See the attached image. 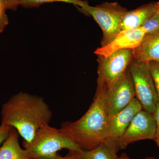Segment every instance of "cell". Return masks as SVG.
Returning a JSON list of instances; mask_svg holds the SVG:
<instances>
[{"mask_svg":"<svg viewBox=\"0 0 159 159\" xmlns=\"http://www.w3.org/2000/svg\"><path fill=\"white\" fill-rule=\"evenodd\" d=\"M52 115L42 98L20 92L3 104L1 124L15 129L28 144L39 129L48 125Z\"/></svg>","mask_w":159,"mask_h":159,"instance_id":"6da1fadb","label":"cell"},{"mask_svg":"<svg viewBox=\"0 0 159 159\" xmlns=\"http://www.w3.org/2000/svg\"><path fill=\"white\" fill-rule=\"evenodd\" d=\"M106 93L109 117L116 115L130 104L136 98V95L129 70Z\"/></svg>","mask_w":159,"mask_h":159,"instance_id":"ba28073f","label":"cell"},{"mask_svg":"<svg viewBox=\"0 0 159 159\" xmlns=\"http://www.w3.org/2000/svg\"><path fill=\"white\" fill-rule=\"evenodd\" d=\"M12 127L1 124L0 125V145L6 141Z\"/></svg>","mask_w":159,"mask_h":159,"instance_id":"d6986e66","label":"cell"},{"mask_svg":"<svg viewBox=\"0 0 159 159\" xmlns=\"http://www.w3.org/2000/svg\"><path fill=\"white\" fill-rule=\"evenodd\" d=\"M2 31H1V30H0V33H2Z\"/></svg>","mask_w":159,"mask_h":159,"instance_id":"484cf974","label":"cell"},{"mask_svg":"<svg viewBox=\"0 0 159 159\" xmlns=\"http://www.w3.org/2000/svg\"><path fill=\"white\" fill-rule=\"evenodd\" d=\"M155 142H156L157 145L159 148V140H156V141H155Z\"/></svg>","mask_w":159,"mask_h":159,"instance_id":"d4e9b609","label":"cell"},{"mask_svg":"<svg viewBox=\"0 0 159 159\" xmlns=\"http://www.w3.org/2000/svg\"><path fill=\"white\" fill-rule=\"evenodd\" d=\"M80 8L92 16L102 30L100 47L107 45L119 34L121 21L128 11L118 2H108L95 6H90L88 3Z\"/></svg>","mask_w":159,"mask_h":159,"instance_id":"5b68a950","label":"cell"},{"mask_svg":"<svg viewBox=\"0 0 159 159\" xmlns=\"http://www.w3.org/2000/svg\"><path fill=\"white\" fill-rule=\"evenodd\" d=\"M134 59L133 50L116 51L108 57L98 55V78L95 95L108 92L129 70Z\"/></svg>","mask_w":159,"mask_h":159,"instance_id":"277c9868","label":"cell"},{"mask_svg":"<svg viewBox=\"0 0 159 159\" xmlns=\"http://www.w3.org/2000/svg\"><path fill=\"white\" fill-rule=\"evenodd\" d=\"M32 159H43L52 156L63 149L77 151L81 148L59 129L48 125L43 126L35 133L30 143H23Z\"/></svg>","mask_w":159,"mask_h":159,"instance_id":"3957f363","label":"cell"},{"mask_svg":"<svg viewBox=\"0 0 159 159\" xmlns=\"http://www.w3.org/2000/svg\"><path fill=\"white\" fill-rule=\"evenodd\" d=\"M156 123L153 114L142 109L133 118L125 132L118 142L119 150L125 149L132 143L143 140L154 141Z\"/></svg>","mask_w":159,"mask_h":159,"instance_id":"52a82bcc","label":"cell"},{"mask_svg":"<svg viewBox=\"0 0 159 159\" xmlns=\"http://www.w3.org/2000/svg\"><path fill=\"white\" fill-rule=\"evenodd\" d=\"M61 2L73 4L74 6L81 8L87 2L82 0H20V5L25 8H34L39 7L43 4L46 3Z\"/></svg>","mask_w":159,"mask_h":159,"instance_id":"9a60e30c","label":"cell"},{"mask_svg":"<svg viewBox=\"0 0 159 159\" xmlns=\"http://www.w3.org/2000/svg\"><path fill=\"white\" fill-rule=\"evenodd\" d=\"M134 59L148 63H159V32L147 34L138 47L133 50Z\"/></svg>","mask_w":159,"mask_h":159,"instance_id":"7c38bea8","label":"cell"},{"mask_svg":"<svg viewBox=\"0 0 159 159\" xmlns=\"http://www.w3.org/2000/svg\"><path fill=\"white\" fill-rule=\"evenodd\" d=\"M136 98L142 108L153 114L159 102L156 89L148 64L133 59L129 68Z\"/></svg>","mask_w":159,"mask_h":159,"instance_id":"8992f818","label":"cell"},{"mask_svg":"<svg viewBox=\"0 0 159 159\" xmlns=\"http://www.w3.org/2000/svg\"><path fill=\"white\" fill-rule=\"evenodd\" d=\"M148 66L153 79L159 101V63L151 61L148 63Z\"/></svg>","mask_w":159,"mask_h":159,"instance_id":"e0dca14e","label":"cell"},{"mask_svg":"<svg viewBox=\"0 0 159 159\" xmlns=\"http://www.w3.org/2000/svg\"><path fill=\"white\" fill-rule=\"evenodd\" d=\"M6 9L16 10L20 6V0H4Z\"/></svg>","mask_w":159,"mask_h":159,"instance_id":"ffe728a7","label":"cell"},{"mask_svg":"<svg viewBox=\"0 0 159 159\" xmlns=\"http://www.w3.org/2000/svg\"><path fill=\"white\" fill-rule=\"evenodd\" d=\"M6 9L4 0H0V30L2 32L9 24Z\"/></svg>","mask_w":159,"mask_h":159,"instance_id":"ac0fdd59","label":"cell"},{"mask_svg":"<svg viewBox=\"0 0 159 159\" xmlns=\"http://www.w3.org/2000/svg\"><path fill=\"white\" fill-rule=\"evenodd\" d=\"M157 2L147 3L127 11L121 21L120 31L141 28L148 20L156 14Z\"/></svg>","mask_w":159,"mask_h":159,"instance_id":"8fae6325","label":"cell"},{"mask_svg":"<svg viewBox=\"0 0 159 159\" xmlns=\"http://www.w3.org/2000/svg\"><path fill=\"white\" fill-rule=\"evenodd\" d=\"M43 159H73L70 157H68V156L65 157H63L60 155L58 153L52 156Z\"/></svg>","mask_w":159,"mask_h":159,"instance_id":"7402d4cb","label":"cell"},{"mask_svg":"<svg viewBox=\"0 0 159 159\" xmlns=\"http://www.w3.org/2000/svg\"><path fill=\"white\" fill-rule=\"evenodd\" d=\"M159 1L157 2L156 6V14H159Z\"/></svg>","mask_w":159,"mask_h":159,"instance_id":"cb8c5ba5","label":"cell"},{"mask_svg":"<svg viewBox=\"0 0 159 159\" xmlns=\"http://www.w3.org/2000/svg\"><path fill=\"white\" fill-rule=\"evenodd\" d=\"M146 34L142 27L120 31L112 41L107 45L97 48L94 53L97 56L108 57L120 50H134L140 45Z\"/></svg>","mask_w":159,"mask_h":159,"instance_id":"30bf717a","label":"cell"},{"mask_svg":"<svg viewBox=\"0 0 159 159\" xmlns=\"http://www.w3.org/2000/svg\"><path fill=\"white\" fill-rule=\"evenodd\" d=\"M142 109L141 103L135 98L125 108L109 117L107 137L104 142L119 150L118 141L125 132L135 115Z\"/></svg>","mask_w":159,"mask_h":159,"instance_id":"9c48e42d","label":"cell"},{"mask_svg":"<svg viewBox=\"0 0 159 159\" xmlns=\"http://www.w3.org/2000/svg\"><path fill=\"white\" fill-rule=\"evenodd\" d=\"M146 34L159 32V13L156 14L142 26Z\"/></svg>","mask_w":159,"mask_h":159,"instance_id":"2e32d148","label":"cell"},{"mask_svg":"<svg viewBox=\"0 0 159 159\" xmlns=\"http://www.w3.org/2000/svg\"><path fill=\"white\" fill-rule=\"evenodd\" d=\"M119 150L103 142L91 150L81 149L69 151L67 156L73 159H120L117 153Z\"/></svg>","mask_w":159,"mask_h":159,"instance_id":"4fadbf2b","label":"cell"},{"mask_svg":"<svg viewBox=\"0 0 159 159\" xmlns=\"http://www.w3.org/2000/svg\"><path fill=\"white\" fill-rule=\"evenodd\" d=\"M18 133L11 128L8 138L0 148V159H32L26 149L20 146Z\"/></svg>","mask_w":159,"mask_h":159,"instance_id":"5bb4252c","label":"cell"},{"mask_svg":"<svg viewBox=\"0 0 159 159\" xmlns=\"http://www.w3.org/2000/svg\"><path fill=\"white\" fill-rule=\"evenodd\" d=\"M119 159H132L130 158L128 156L126 153H122L121 154V156L119 157ZM155 159L153 157H148L145 158V159Z\"/></svg>","mask_w":159,"mask_h":159,"instance_id":"603a6c76","label":"cell"},{"mask_svg":"<svg viewBox=\"0 0 159 159\" xmlns=\"http://www.w3.org/2000/svg\"><path fill=\"white\" fill-rule=\"evenodd\" d=\"M109 116L105 92L95 95L85 114L74 122H64L59 129L82 149H94L107 137Z\"/></svg>","mask_w":159,"mask_h":159,"instance_id":"7a4b0ae2","label":"cell"},{"mask_svg":"<svg viewBox=\"0 0 159 159\" xmlns=\"http://www.w3.org/2000/svg\"><path fill=\"white\" fill-rule=\"evenodd\" d=\"M153 115L156 123V134L154 140L155 141L156 140H159V101L157 104L156 109L153 113Z\"/></svg>","mask_w":159,"mask_h":159,"instance_id":"44dd1931","label":"cell"}]
</instances>
